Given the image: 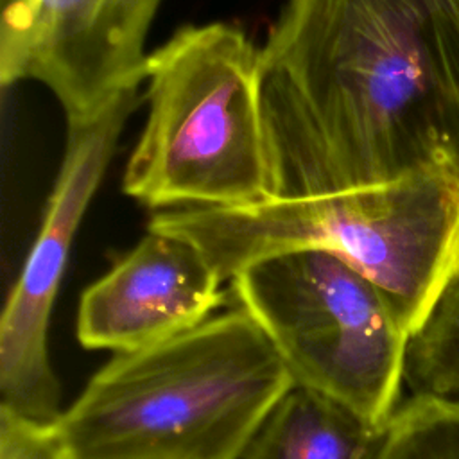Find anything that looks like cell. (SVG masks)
Masks as SVG:
<instances>
[{"label":"cell","instance_id":"cell-1","mask_svg":"<svg viewBox=\"0 0 459 459\" xmlns=\"http://www.w3.org/2000/svg\"><path fill=\"white\" fill-rule=\"evenodd\" d=\"M260 88L269 197L459 181V0H287Z\"/></svg>","mask_w":459,"mask_h":459},{"label":"cell","instance_id":"cell-2","mask_svg":"<svg viewBox=\"0 0 459 459\" xmlns=\"http://www.w3.org/2000/svg\"><path fill=\"white\" fill-rule=\"evenodd\" d=\"M294 387L240 307L117 353L56 421L68 459H242Z\"/></svg>","mask_w":459,"mask_h":459},{"label":"cell","instance_id":"cell-3","mask_svg":"<svg viewBox=\"0 0 459 459\" xmlns=\"http://www.w3.org/2000/svg\"><path fill=\"white\" fill-rule=\"evenodd\" d=\"M147 230L192 242L222 281L271 255L333 253L377 285L411 337L459 273V181L420 170L362 188L163 210Z\"/></svg>","mask_w":459,"mask_h":459},{"label":"cell","instance_id":"cell-4","mask_svg":"<svg viewBox=\"0 0 459 459\" xmlns=\"http://www.w3.org/2000/svg\"><path fill=\"white\" fill-rule=\"evenodd\" d=\"M147 118L122 176L147 208H224L269 197L260 47L237 25L178 29L149 54Z\"/></svg>","mask_w":459,"mask_h":459},{"label":"cell","instance_id":"cell-5","mask_svg":"<svg viewBox=\"0 0 459 459\" xmlns=\"http://www.w3.org/2000/svg\"><path fill=\"white\" fill-rule=\"evenodd\" d=\"M294 385L321 393L375 427L400 405L409 335L377 285L319 249L265 256L231 280Z\"/></svg>","mask_w":459,"mask_h":459},{"label":"cell","instance_id":"cell-6","mask_svg":"<svg viewBox=\"0 0 459 459\" xmlns=\"http://www.w3.org/2000/svg\"><path fill=\"white\" fill-rule=\"evenodd\" d=\"M138 90L111 102L95 118L68 126L65 156L38 237L11 289L0 319V407L54 423L61 391L48 357V323L70 247L82 215L113 158Z\"/></svg>","mask_w":459,"mask_h":459},{"label":"cell","instance_id":"cell-7","mask_svg":"<svg viewBox=\"0 0 459 459\" xmlns=\"http://www.w3.org/2000/svg\"><path fill=\"white\" fill-rule=\"evenodd\" d=\"M163 0H2L0 81H38L66 124H84L140 90L145 41Z\"/></svg>","mask_w":459,"mask_h":459},{"label":"cell","instance_id":"cell-8","mask_svg":"<svg viewBox=\"0 0 459 459\" xmlns=\"http://www.w3.org/2000/svg\"><path fill=\"white\" fill-rule=\"evenodd\" d=\"M222 280L188 240L145 237L81 296L77 339L88 350L129 353L179 335L222 303Z\"/></svg>","mask_w":459,"mask_h":459},{"label":"cell","instance_id":"cell-9","mask_svg":"<svg viewBox=\"0 0 459 459\" xmlns=\"http://www.w3.org/2000/svg\"><path fill=\"white\" fill-rule=\"evenodd\" d=\"M384 427L307 387L274 405L242 459H375Z\"/></svg>","mask_w":459,"mask_h":459},{"label":"cell","instance_id":"cell-10","mask_svg":"<svg viewBox=\"0 0 459 459\" xmlns=\"http://www.w3.org/2000/svg\"><path fill=\"white\" fill-rule=\"evenodd\" d=\"M403 380L412 394L459 398V273L409 337Z\"/></svg>","mask_w":459,"mask_h":459},{"label":"cell","instance_id":"cell-11","mask_svg":"<svg viewBox=\"0 0 459 459\" xmlns=\"http://www.w3.org/2000/svg\"><path fill=\"white\" fill-rule=\"evenodd\" d=\"M375 459H459V398L412 394L400 402Z\"/></svg>","mask_w":459,"mask_h":459},{"label":"cell","instance_id":"cell-12","mask_svg":"<svg viewBox=\"0 0 459 459\" xmlns=\"http://www.w3.org/2000/svg\"><path fill=\"white\" fill-rule=\"evenodd\" d=\"M0 459H68L56 423L0 407Z\"/></svg>","mask_w":459,"mask_h":459}]
</instances>
